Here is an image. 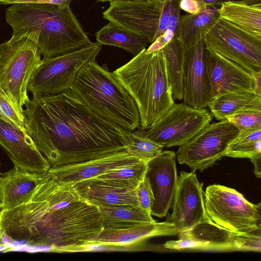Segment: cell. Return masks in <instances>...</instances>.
Returning a JSON list of instances; mask_svg holds the SVG:
<instances>
[{
  "instance_id": "obj_1",
  "label": "cell",
  "mask_w": 261,
  "mask_h": 261,
  "mask_svg": "<svg viewBox=\"0 0 261 261\" xmlns=\"http://www.w3.org/2000/svg\"><path fill=\"white\" fill-rule=\"evenodd\" d=\"M25 106L26 131L50 168L125 150L130 132L94 113L70 89L34 95Z\"/></svg>"
},
{
  "instance_id": "obj_2",
  "label": "cell",
  "mask_w": 261,
  "mask_h": 261,
  "mask_svg": "<svg viewBox=\"0 0 261 261\" xmlns=\"http://www.w3.org/2000/svg\"><path fill=\"white\" fill-rule=\"evenodd\" d=\"M103 229L98 207L82 199L73 182L49 174L27 203L0 211V237L54 251L74 252L94 245Z\"/></svg>"
},
{
  "instance_id": "obj_3",
  "label": "cell",
  "mask_w": 261,
  "mask_h": 261,
  "mask_svg": "<svg viewBox=\"0 0 261 261\" xmlns=\"http://www.w3.org/2000/svg\"><path fill=\"white\" fill-rule=\"evenodd\" d=\"M5 19L12 35L32 40L43 59L72 52L92 43L69 5L14 4L6 9Z\"/></svg>"
},
{
  "instance_id": "obj_4",
  "label": "cell",
  "mask_w": 261,
  "mask_h": 261,
  "mask_svg": "<svg viewBox=\"0 0 261 261\" xmlns=\"http://www.w3.org/2000/svg\"><path fill=\"white\" fill-rule=\"evenodd\" d=\"M113 73L134 99L142 129L147 128L174 104L162 49H143Z\"/></svg>"
},
{
  "instance_id": "obj_5",
  "label": "cell",
  "mask_w": 261,
  "mask_h": 261,
  "mask_svg": "<svg viewBox=\"0 0 261 261\" xmlns=\"http://www.w3.org/2000/svg\"><path fill=\"white\" fill-rule=\"evenodd\" d=\"M70 90L102 118L129 132L140 125L134 99L106 64L100 66L95 59L87 61L79 71Z\"/></svg>"
},
{
  "instance_id": "obj_6",
  "label": "cell",
  "mask_w": 261,
  "mask_h": 261,
  "mask_svg": "<svg viewBox=\"0 0 261 261\" xmlns=\"http://www.w3.org/2000/svg\"><path fill=\"white\" fill-rule=\"evenodd\" d=\"M41 55L37 44L24 35H12L0 44V90L22 113L30 100L28 87L41 62Z\"/></svg>"
},
{
  "instance_id": "obj_7",
  "label": "cell",
  "mask_w": 261,
  "mask_h": 261,
  "mask_svg": "<svg viewBox=\"0 0 261 261\" xmlns=\"http://www.w3.org/2000/svg\"><path fill=\"white\" fill-rule=\"evenodd\" d=\"M206 214L214 223L229 231L242 233L261 229V203L248 201L234 189L214 184L204 192Z\"/></svg>"
},
{
  "instance_id": "obj_8",
  "label": "cell",
  "mask_w": 261,
  "mask_h": 261,
  "mask_svg": "<svg viewBox=\"0 0 261 261\" xmlns=\"http://www.w3.org/2000/svg\"><path fill=\"white\" fill-rule=\"evenodd\" d=\"M102 45L92 42L80 49L43 59L32 75L28 90L34 95H55L70 89L79 71L87 61L95 59Z\"/></svg>"
},
{
  "instance_id": "obj_9",
  "label": "cell",
  "mask_w": 261,
  "mask_h": 261,
  "mask_svg": "<svg viewBox=\"0 0 261 261\" xmlns=\"http://www.w3.org/2000/svg\"><path fill=\"white\" fill-rule=\"evenodd\" d=\"M172 0L141 3L123 0L110 2L103 17L147 38L149 43L162 35L168 26Z\"/></svg>"
},
{
  "instance_id": "obj_10",
  "label": "cell",
  "mask_w": 261,
  "mask_h": 261,
  "mask_svg": "<svg viewBox=\"0 0 261 261\" xmlns=\"http://www.w3.org/2000/svg\"><path fill=\"white\" fill-rule=\"evenodd\" d=\"M239 132L227 119L210 123L179 146L176 153L178 163L192 170L202 171L224 156L228 145Z\"/></svg>"
},
{
  "instance_id": "obj_11",
  "label": "cell",
  "mask_w": 261,
  "mask_h": 261,
  "mask_svg": "<svg viewBox=\"0 0 261 261\" xmlns=\"http://www.w3.org/2000/svg\"><path fill=\"white\" fill-rule=\"evenodd\" d=\"M213 116L206 109L174 103L145 132L146 136L166 147L180 146L211 123Z\"/></svg>"
},
{
  "instance_id": "obj_12",
  "label": "cell",
  "mask_w": 261,
  "mask_h": 261,
  "mask_svg": "<svg viewBox=\"0 0 261 261\" xmlns=\"http://www.w3.org/2000/svg\"><path fill=\"white\" fill-rule=\"evenodd\" d=\"M206 46L250 72H261V41L219 19L204 38Z\"/></svg>"
},
{
  "instance_id": "obj_13",
  "label": "cell",
  "mask_w": 261,
  "mask_h": 261,
  "mask_svg": "<svg viewBox=\"0 0 261 261\" xmlns=\"http://www.w3.org/2000/svg\"><path fill=\"white\" fill-rule=\"evenodd\" d=\"M195 171L180 172L172 203L173 211L166 220L180 232L211 221L205 210L203 184L198 180Z\"/></svg>"
},
{
  "instance_id": "obj_14",
  "label": "cell",
  "mask_w": 261,
  "mask_h": 261,
  "mask_svg": "<svg viewBox=\"0 0 261 261\" xmlns=\"http://www.w3.org/2000/svg\"><path fill=\"white\" fill-rule=\"evenodd\" d=\"M207 53L204 39L185 48L182 99L185 104L197 109H206L213 99Z\"/></svg>"
},
{
  "instance_id": "obj_15",
  "label": "cell",
  "mask_w": 261,
  "mask_h": 261,
  "mask_svg": "<svg viewBox=\"0 0 261 261\" xmlns=\"http://www.w3.org/2000/svg\"><path fill=\"white\" fill-rule=\"evenodd\" d=\"M176 153L165 150L147 163L145 176L154 196L151 215L163 218L171 207L178 180Z\"/></svg>"
},
{
  "instance_id": "obj_16",
  "label": "cell",
  "mask_w": 261,
  "mask_h": 261,
  "mask_svg": "<svg viewBox=\"0 0 261 261\" xmlns=\"http://www.w3.org/2000/svg\"><path fill=\"white\" fill-rule=\"evenodd\" d=\"M0 145L14 166L37 172H47L50 168L47 160L26 130L2 119H0Z\"/></svg>"
},
{
  "instance_id": "obj_17",
  "label": "cell",
  "mask_w": 261,
  "mask_h": 261,
  "mask_svg": "<svg viewBox=\"0 0 261 261\" xmlns=\"http://www.w3.org/2000/svg\"><path fill=\"white\" fill-rule=\"evenodd\" d=\"M206 63L213 99L231 92L254 91L251 73L236 63L207 49Z\"/></svg>"
},
{
  "instance_id": "obj_18",
  "label": "cell",
  "mask_w": 261,
  "mask_h": 261,
  "mask_svg": "<svg viewBox=\"0 0 261 261\" xmlns=\"http://www.w3.org/2000/svg\"><path fill=\"white\" fill-rule=\"evenodd\" d=\"M140 161L124 150L79 163L50 168L47 172L59 181L75 183Z\"/></svg>"
},
{
  "instance_id": "obj_19",
  "label": "cell",
  "mask_w": 261,
  "mask_h": 261,
  "mask_svg": "<svg viewBox=\"0 0 261 261\" xmlns=\"http://www.w3.org/2000/svg\"><path fill=\"white\" fill-rule=\"evenodd\" d=\"M48 176L47 172H31L16 166L0 172L1 211H10L27 203Z\"/></svg>"
},
{
  "instance_id": "obj_20",
  "label": "cell",
  "mask_w": 261,
  "mask_h": 261,
  "mask_svg": "<svg viewBox=\"0 0 261 261\" xmlns=\"http://www.w3.org/2000/svg\"><path fill=\"white\" fill-rule=\"evenodd\" d=\"M230 231L212 221L199 223L181 231L179 239L166 242L164 248L171 250L203 249L233 250Z\"/></svg>"
},
{
  "instance_id": "obj_21",
  "label": "cell",
  "mask_w": 261,
  "mask_h": 261,
  "mask_svg": "<svg viewBox=\"0 0 261 261\" xmlns=\"http://www.w3.org/2000/svg\"><path fill=\"white\" fill-rule=\"evenodd\" d=\"M179 233L173 224L167 221L139 223L122 228H103L95 239L94 245L129 246L148 238Z\"/></svg>"
},
{
  "instance_id": "obj_22",
  "label": "cell",
  "mask_w": 261,
  "mask_h": 261,
  "mask_svg": "<svg viewBox=\"0 0 261 261\" xmlns=\"http://www.w3.org/2000/svg\"><path fill=\"white\" fill-rule=\"evenodd\" d=\"M73 184L81 198L95 205H133L139 206L135 189L119 187L95 177Z\"/></svg>"
},
{
  "instance_id": "obj_23",
  "label": "cell",
  "mask_w": 261,
  "mask_h": 261,
  "mask_svg": "<svg viewBox=\"0 0 261 261\" xmlns=\"http://www.w3.org/2000/svg\"><path fill=\"white\" fill-rule=\"evenodd\" d=\"M218 13L220 19L261 41V3H223Z\"/></svg>"
},
{
  "instance_id": "obj_24",
  "label": "cell",
  "mask_w": 261,
  "mask_h": 261,
  "mask_svg": "<svg viewBox=\"0 0 261 261\" xmlns=\"http://www.w3.org/2000/svg\"><path fill=\"white\" fill-rule=\"evenodd\" d=\"M219 7L208 6L201 13L180 15L174 37L185 48L204 39L206 34L220 19Z\"/></svg>"
},
{
  "instance_id": "obj_25",
  "label": "cell",
  "mask_w": 261,
  "mask_h": 261,
  "mask_svg": "<svg viewBox=\"0 0 261 261\" xmlns=\"http://www.w3.org/2000/svg\"><path fill=\"white\" fill-rule=\"evenodd\" d=\"M97 42L101 45L120 47L135 56L146 48V37L115 23H109L96 33Z\"/></svg>"
},
{
  "instance_id": "obj_26",
  "label": "cell",
  "mask_w": 261,
  "mask_h": 261,
  "mask_svg": "<svg viewBox=\"0 0 261 261\" xmlns=\"http://www.w3.org/2000/svg\"><path fill=\"white\" fill-rule=\"evenodd\" d=\"M103 228H117L155 221L151 213L140 206L133 205L97 206Z\"/></svg>"
},
{
  "instance_id": "obj_27",
  "label": "cell",
  "mask_w": 261,
  "mask_h": 261,
  "mask_svg": "<svg viewBox=\"0 0 261 261\" xmlns=\"http://www.w3.org/2000/svg\"><path fill=\"white\" fill-rule=\"evenodd\" d=\"M259 98L261 95L254 91H233L215 97L208 107L213 117L218 120H222L250 106Z\"/></svg>"
},
{
  "instance_id": "obj_28",
  "label": "cell",
  "mask_w": 261,
  "mask_h": 261,
  "mask_svg": "<svg viewBox=\"0 0 261 261\" xmlns=\"http://www.w3.org/2000/svg\"><path fill=\"white\" fill-rule=\"evenodd\" d=\"M162 49L166 59L173 99L181 100L185 48L174 37Z\"/></svg>"
},
{
  "instance_id": "obj_29",
  "label": "cell",
  "mask_w": 261,
  "mask_h": 261,
  "mask_svg": "<svg viewBox=\"0 0 261 261\" xmlns=\"http://www.w3.org/2000/svg\"><path fill=\"white\" fill-rule=\"evenodd\" d=\"M261 154V127L240 130L227 146L224 156L249 158Z\"/></svg>"
},
{
  "instance_id": "obj_30",
  "label": "cell",
  "mask_w": 261,
  "mask_h": 261,
  "mask_svg": "<svg viewBox=\"0 0 261 261\" xmlns=\"http://www.w3.org/2000/svg\"><path fill=\"white\" fill-rule=\"evenodd\" d=\"M147 163L140 161L133 165L115 169L95 177L119 187L136 189L144 178Z\"/></svg>"
},
{
  "instance_id": "obj_31",
  "label": "cell",
  "mask_w": 261,
  "mask_h": 261,
  "mask_svg": "<svg viewBox=\"0 0 261 261\" xmlns=\"http://www.w3.org/2000/svg\"><path fill=\"white\" fill-rule=\"evenodd\" d=\"M164 147L153 141L145 132H130L125 150L131 155L146 163L161 153Z\"/></svg>"
},
{
  "instance_id": "obj_32",
  "label": "cell",
  "mask_w": 261,
  "mask_h": 261,
  "mask_svg": "<svg viewBox=\"0 0 261 261\" xmlns=\"http://www.w3.org/2000/svg\"><path fill=\"white\" fill-rule=\"evenodd\" d=\"M240 130L261 127V98L250 106L241 110L227 119Z\"/></svg>"
},
{
  "instance_id": "obj_33",
  "label": "cell",
  "mask_w": 261,
  "mask_h": 261,
  "mask_svg": "<svg viewBox=\"0 0 261 261\" xmlns=\"http://www.w3.org/2000/svg\"><path fill=\"white\" fill-rule=\"evenodd\" d=\"M233 250L261 251V229L237 233L230 231Z\"/></svg>"
},
{
  "instance_id": "obj_34",
  "label": "cell",
  "mask_w": 261,
  "mask_h": 261,
  "mask_svg": "<svg viewBox=\"0 0 261 261\" xmlns=\"http://www.w3.org/2000/svg\"><path fill=\"white\" fill-rule=\"evenodd\" d=\"M0 119L11 123L23 130L24 126V115L21 113L8 96L0 90Z\"/></svg>"
},
{
  "instance_id": "obj_35",
  "label": "cell",
  "mask_w": 261,
  "mask_h": 261,
  "mask_svg": "<svg viewBox=\"0 0 261 261\" xmlns=\"http://www.w3.org/2000/svg\"><path fill=\"white\" fill-rule=\"evenodd\" d=\"M139 206L151 213L154 198L148 178L145 176L135 189Z\"/></svg>"
},
{
  "instance_id": "obj_36",
  "label": "cell",
  "mask_w": 261,
  "mask_h": 261,
  "mask_svg": "<svg viewBox=\"0 0 261 261\" xmlns=\"http://www.w3.org/2000/svg\"><path fill=\"white\" fill-rule=\"evenodd\" d=\"M179 5L180 10L190 14L203 12L208 6L202 0H180Z\"/></svg>"
},
{
  "instance_id": "obj_37",
  "label": "cell",
  "mask_w": 261,
  "mask_h": 261,
  "mask_svg": "<svg viewBox=\"0 0 261 261\" xmlns=\"http://www.w3.org/2000/svg\"><path fill=\"white\" fill-rule=\"evenodd\" d=\"M73 0H0V5H12L18 3H36L56 6L69 5Z\"/></svg>"
},
{
  "instance_id": "obj_38",
  "label": "cell",
  "mask_w": 261,
  "mask_h": 261,
  "mask_svg": "<svg viewBox=\"0 0 261 261\" xmlns=\"http://www.w3.org/2000/svg\"><path fill=\"white\" fill-rule=\"evenodd\" d=\"M207 6L219 7L221 4L226 2L242 3L248 4L261 3V0H202Z\"/></svg>"
},
{
  "instance_id": "obj_39",
  "label": "cell",
  "mask_w": 261,
  "mask_h": 261,
  "mask_svg": "<svg viewBox=\"0 0 261 261\" xmlns=\"http://www.w3.org/2000/svg\"><path fill=\"white\" fill-rule=\"evenodd\" d=\"M250 161L254 165V173L256 177H261V154L250 159Z\"/></svg>"
},
{
  "instance_id": "obj_40",
  "label": "cell",
  "mask_w": 261,
  "mask_h": 261,
  "mask_svg": "<svg viewBox=\"0 0 261 261\" xmlns=\"http://www.w3.org/2000/svg\"><path fill=\"white\" fill-rule=\"evenodd\" d=\"M253 79L254 91L261 95V72H250Z\"/></svg>"
},
{
  "instance_id": "obj_41",
  "label": "cell",
  "mask_w": 261,
  "mask_h": 261,
  "mask_svg": "<svg viewBox=\"0 0 261 261\" xmlns=\"http://www.w3.org/2000/svg\"><path fill=\"white\" fill-rule=\"evenodd\" d=\"M123 1L137 2H141V3H159V2H167L169 0H123Z\"/></svg>"
},
{
  "instance_id": "obj_42",
  "label": "cell",
  "mask_w": 261,
  "mask_h": 261,
  "mask_svg": "<svg viewBox=\"0 0 261 261\" xmlns=\"http://www.w3.org/2000/svg\"><path fill=\"white\" fill-rule=\"evenodd\" d=\"M96 1L97 2H111L116 1V0H96Z\"/></svg>"
},
{
  "instance_id": "obj_43",
  "label": "cell",
  "mask_w": 261,
  "mask_h": 261,
  "mask_svg": "<svg viewBox=\"0 0 261 261\" xmlns=\"http://www.w3.org/2000/svg\"><path fill=\"white\" fill-rule=\"evenodd\" d=\"M0 165H1V164H0Z\"/></svg>"
}]
</instances>
